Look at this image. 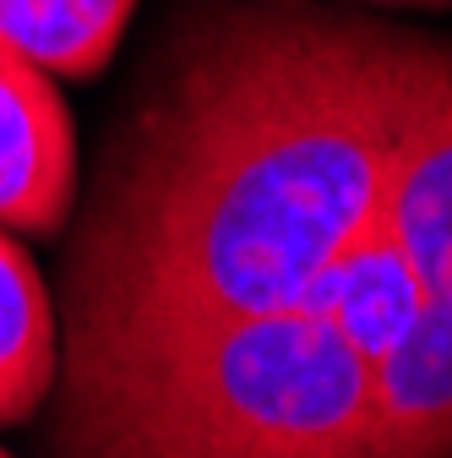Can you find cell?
<instances>
[{
	"label": "cell",
	"mask_w": 452,
	"mask_h": 458,
	"mask_svg": "<svg viewBox=\"0 0 452 458\" xmlns=\"http://www.w3.org/2000/svg\"><path fill=\"white\" fill-rule=\"evenodd\" d=\"M431 49L306 0H175L61 262L54 447L295 306L365 235Z\"/></svg>",
	"instance_id": "cell-1"
},
{
	"label": "cell",
	"mask_w": 452,
	"mask_h": 458,
	"mask_svg": "<svg viewBox=\"0 0 452 458\" xmlns=\"http://www.w3.org/2000/svg\"><path fill=\"white\" fill-rule=\"evenodd\" d=\"M452 306V77L414 88L365 235L311 290L240 322L61 458H365L376 382Z\"/></svg>",
	"instance_id": "cell-2"
},
{
	"label": "cell",
	"mask_w": 452,
	"mask_h": 458,
	"mask_svg": "<svg viewBox=\"0 0 452 458\" xmlns=\"http://www.w3.org/2000/svg\"><path fill=\"white\" fill-rule=\"evenodd\" d=\"M77 208V126L49 72L0 49V229L61 235Z\"/></svg>",
	"instance_id": "cell-3"
},
{
	"label": "cell",
	"mask_w": 452,
	"mask_h": 458,
	"mask_svg": "<svg viewBox=\"0 0 452 458\" xmlns=\"http://www.w3.org/2000/svg\"><path fill=\"white\" fill-rule=\"evenodd\" d=\"M61 317L33 257L0 229V426H22L54 393Z\"/></svg>",
	"instance_id": "cell-4"
},
{
	"label": "cell",
	"mask_w": 452,
	"mask_h": 458,
	"mask_svg": "<svg viewBox=\"0 0 452 458\" xmlns=\"http://www.w3.org/2000/svg\"><path fill=\"white\" fill-rule=\"evenodd\" d=\"M137 0H0V49L17 61L93 82L126 38Z\"/></svg>",
	"instance_id": "cell-5"
},
{
	"label": "cell",
	"mask_w": 452,
	"mask_h": 458,
	"mask_svg": "<svg viewBox=\"0 0 452 458\" xmlns=\"http://www.w3.org/2000/svg\"><path fill=\"white\" fill-rule=\"evenodd\" d=\"M360 6H398V12H452V0H360Z\"/></svg>",
	"instance_id": "cell-6"
},
{
	"label": "cell",
	"mask_w": 452,
	"mask_h": 458,
	"mask_svg": "<svg viewBox=\"0 0 452 458\" xmlns=\"http://www.w3.org/2000/svg\"><path fill=\"white\" fill-rule=\"evenodd\" d=\"M0 458H12V453H6V447H0Z\"/></svg>",
	"instance_id": "cell-7"
}]
</instances>
